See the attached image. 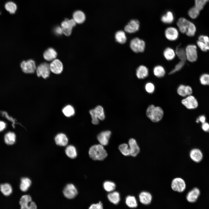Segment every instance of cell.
Wrapping results in <instances>:
<instances>
[{
	"instance_id": "1",
	"label": "cell",
	"mask_w": 209,
	"mask_h": 209,
	"mask_svg": "<svg viewBox=\"0 0 209 209\" xmlns=\"http://www.w3.org/2000/svg\"><path fill=\"white\" fill-rule=\"evenodd\" d=\"M89 154L90 157L94 160H102L107 155L103 146L100 144L91 146L89 149Z\"/></svg>"
},
{
	"instance_id": "2",
	"label": "cell",
	"mask_w": 209,
	"mask_h": 209,
	"mask_svg": "<svg viewBox=\"0 0 209 209\" xmlns=\"http://www.w3.org/2000/svg\"><path fill=\"white\" fill-rule=\"evenodd\" d=\"M164 112L161 108L153 105L148 106L146 111L147 116L152 122H158L163 118Z\"/></svg>"
},
{
	"instance_id": "3",
	"label": "cell",
	"mask_w": 209,
	"mask_h": 209,
	"mask_svg": "<svg viewBox=\"0 0 209 209\" xmlns=\"http://www.w3.org/2000/svg\"><path fill=\"white\" fill-rule=\"evenodd\" d=\"M130 46L132 51L135 53H142L145 50V43L143 40L136 37L131 41Z\"/></svg>"
},
{
	"instance_id": "4",
	"label": "cell",
	"mask_w": 209,
	"mask_h": 209,
	"mask_svg": "<svg viewBox=\"0 0 209 209\" xmlns=\"http://www.w3.org/2000/svg\"><path fill=\"white\" fill-rule=\"evenodd\" d=\"M186 60L190 62H194L198 58L197 47L194 44H189L185 49Z\"/></svg>"
},
{
	"instance_id": "5",
	"label": "cell",
	"mask_w": 209,
	"mask_h": 209,
	"mask_svg": "<svg viewBox=\"0 0 209 209\" xmlns=\"http://www.w3.org/2000/svg\"><path fill=\"white\" fill-rule=\"evenodd\" d=\"M19 204L22 209H36L37 208L36 204L32 201L31 197L28 195L23 196L20 199Z\"/></svg>"
},
{
	"instance_id": "6",
	"label": "cell",
	"mask_w": 209,
	"mask_h": 209,
	"mask_svg": "<svg viewBox=\"0 0 209 209\" xmlns=\"http://www.w3.org/2000/svg\"><path fill=\"white\" fill-rule=\"evenodd\" d=\"M171 186L173 190L181 193L185 189L186 184L183 179L180 177H176L172 180Z\"/></svg>"
},
{
	"instance_id": "7",
	"label": "cell",
	"mask_w": 209,
	"mask_h": 209,
	"mask_svg": "<svg viewBox=\"0 0 209 209\" xmlns=\"http://www.w3.org/2000/svg\"><path fill=\"white\" fill-rule=\"evenodd\" d=\"M76 23L73 19H66L61 24V27L64 34L66 36L71 35L72 28L75 26Z\"/></svg>"
},
{
	"instance_id": "8",
	"label": "cell",
	"mask_w": 209,
	"mask_h": 209,
	"mask_svg": "<svg viewBox=\"0 0 209 209\" xmlns=\"http://www.w3.org/2000/svg\"><path fill=\"white\" fill-rule=\"evenodd\" d=\"M20 66L23 71L26 73H33L36 69L35 62L31 59L23 61Z\"/></svg>"
},
{
	"instance_id": "9",
	"label": "cell",
	"mask_w": 209,
	"mask_h": 209,
	"mask_svg": "<svg viewBox=\"0 0 209 209\" xmlns=\"http://www.w3.org/2000/svg\"><path fill=\"white\" fill-rule=\"evenodd\" d=\"M50 71L49 65L47 63H43L37 66V74L38 77L42 76L44 78L46 79L49 76Z\"/></svg>"
},
{
	"instance_id": "10",
	"label": "cell",
	"mask_w": 209,
	"mask_h": 209,
	"mask_svg": "<svg viewBox=\"0 0 209 209\" xmlns=\"http://www.w3.org/2000/svg\"><path fill=\"white\" fill-rule=\"evenodd\" d=\"M164 33L165 36L167 39L170 41H174L178 38L179 31L177 28L170 26L165 29Z\"/></svg>"
},
{
	"instance_id": "11",
	"label": "cell",
	"mask_w": 209,
	"mask_h": 209,
	"mask_svg": "<svg viewBox=\"0 0 209 209\" xmlns=\"http://www.w3.org/2000/svg\"><path fill=\"white\" fill-rule=\"evenodd\" d=\"M78 193L76 188L71 183L67 184L63 190L64 196L68 199H71L74 198L77 196Z\"/></svg>"
},
{
	"instance_id": "12",
	"label": "cell",
	"mask_w": 209,
	"mask_h": 209,
	"mask_svg": "<svg viewBox=\"0 0 209 209\" xmlns=\"http://www.w3.org/2000/svg\"><path fill=\"white\" fill-rule=\"evenodd\" d=\"M182 104L188 109H193L197 108L198 102L194 96L189 95L181 101Z\"/></svg>"
},
{
	"instance_id": "13",
	"label": "cell",
	"mask_w": 209,
	"mask_h": 209,
	"mask_svg": "<svg viewBox=\"0 0 209 209\" xmlns=\"http://www.w3.org/2000/svg\"><path fill=\"white\" fill-rule=\"evenodd\" d=\"M140 23L136 19L131 20L124 28L125 31L129 33H135L138 31L140 28Z\"/></svg>"
},
{
	"instance_id": "14",
	"label": "cell",
	"mask_w": 209,
	"mask_h": 209,
	"mask_svg": "<svg viewBox=\"0 0 209 209\" xmlns=\"http://www.w3.org/2000/svg\"><path fill=\"white\" fill-rule=\"evenodd\" d=\"M190 21L185 18H179L176 22L179 31L182 33H185L188 29Z\"/></svg>"
},
{
	"instance_id": "15",
	"label": "cell",
	"mask_w": 209,
	"mask_h": 209,
	"mask_svg": "<svg viewBox=\"0 0 209 209\" xmlns=\"http://www.w3.org/2000/svg\"><path fill=\"white\" fill-rule=\"evenodd\" d=\"M111 134V132L109 130L102 131L98 134L97 138L100 144L103 146L107 145Z\"/></svg>"
},
{
	"instance_id": "16",
	"label": "cell",
	"mask_w": 209,
	"mask_h": 209,
	"mask_svg": "<svg viewBox=\"0 0 209 209\" xmlns=\"http://www.w3.org/2000/svg\"><path fill=\"white\" fill-rule=\"evenodd\" d=\"M49 66L51 71L55 74H60L63 71V64L58 59L53 60L50 63Z\"/></svg>"
},
{
	"instance_id": "17",
	"label": "cell",
	"mask_w": 209,
	"mask_h": 209,
	"mask_svg": "<svg viewBox=\"0 0 209 209\" xmlns=\"http://www.w3.org/2000/svg\"><path fill=\"white\" fill-rule=\"evenodd\" d=\"M128 145L130 156L133 157L136 156L140 152V148L136 140L133 138L129 139L128 141Z\"/></svg>"
},
{
	"instance_id": "18",
	"label": "cell",
	"mask_w": 209,
	"mask_h": 209,
	"mask_svg": "<svg viewBox=\"0 0 209 209\" xmlns=\"http://www.w3.org/2000/svg\"><path fill=\"white\" fill-rule=\"evenodd\" d=\"M200 194L199 189L194 188L187 194L186 196V199L190 203H194L197 200Z\"/></svg>"
},
{
	"instance_id": "19",
	"label": "cell",
	"mask_w": 209,
	"mask_h": 209,
	"mask_svg": "<svg viewBox=\"0 0 209 209\" xmlns=\"http://www.w3.org/2000/svg\"><path fill=\"white\" fill-rule=\"evenodd\" d=\"M138 197L140 203L144 205L149 204L152 201V195L147 191H143L140 192Z\"/></svg>"
},
{
	"instance_id": "20",
	"label": "cell",
	"mask_w": 209,
	"mask_h": 209,
	"mask_svg": "<svg viewBox=\"0 0 209 209\" xmlns=\"http://www.w3.org/2000/svg\"><path fill=\"white\" fill-rule=\"evenodd\" d=\"M189 156L191 159L196 163H199L202 160L203 154L201 151L197 148H194L190 152Z\"/></svg>"
},
{
	"instance_id": "21",
	"label": "cell",
	"mask_w": 209,
	"mask_h": 209,
	"mask_svg": "<svg viewBox=\"0 0 209 209\" xmlns=\"http://www.w3.org/2000/svg\"><path fill=\"white\" fill-rule=\"evenodd\" d=\"M149 70L148 68L144 65H140L137 68L136 75L139 79H144L149 75Z\"/></svg>"
},
{
	"instance_id": "22",
	"label": "cell",
	"mask_w": 209,
	"mask_h": 209,
	"mask_svg": "<svg viewBox=\"0 0 209 209\" xmlns=\"http://www.w3.org/2000/svg\"><path fill=\"white\" fill-rule=\"evenodd\" d=\"M57 55L56 51L53 48H50L44 52L43 57L44 59L47 61H51L55 59Z\"/></svg>"
},
{
	"instance_id": "23",
	"label": "cell",
	"mask_w": 209,
	"mask_h": 209,
	"mask_svg": "<svg viewBox=\"0 0 209 209\" xmlns=\"http://www.w3.org/2000/svg\"><path fill=\"white\" fill-rule=\"evenodd\" d=\"M55 140L56 144L60 146L66 145L68 142L67 136L63 133L57 134L55 137Z\"/></svg>"
},
{
	"instance_id": "24",
	"label": "cell",
	"mask_w": 209,
	"mask_h": 209,
	"mask_svg": "<svg viewBox=\"0 0 209 209\" xmlns=\"http://www.w3.org/2000/svg\"><path fill=\"white\" fill-rule=\"evenodd\" d=\"M73 19L76 23L81 24L83 23L86 19V16L84 13L80 10H77L73 13Z\"/></svg>"
},
{
	"instance_id": "25",
	"label": "cell",
	"mask_w": 209,
	"mask_h": 209,
	"mask_svg": "<svg viewBox=\"0 0 209 209\" xmlns=\"http://www.w3.org/2000/svg\"><path fill=\"white\" fill-rule=\"evenodd\" d=\"M161 21L165 24L172 23L174 20V16L173 13L171 11H168L163 15L161 18Z\"/></svg>"
},
{
	"instance_id": "26",
	"label": "cell",
	"mask_w": 209,
	"mask_h": 209,
	"mask_svg": "<svg viewBox=\"0 0 209 209\" xmlns=\"http://www.w3.org/2000/svg\"><path fill=\"white\" fill-rule=\"evenodd\" d=\"M115 38L117 42L121 44H125L127 40L125 32L122 30H119L116 33Z\"/></svg>"
},
{
	"instance_id": "27",
	"label": "cell",
	"mask_w": 209,
	"mask_h": 209,
	"mask_svg": "<svg viewBox=\"0 0 209 209\" xmlns=\"http://www.w3.org/2000/svg\"><path fill=\"white\" fill-rule=\"evenodd\" d=\"M163 56L167 60L170 61L174 59L176 56L175 51L172 48L167 47L164 51Z\"/></svg>"
},
{
	"instance_id": "28",
	"label": "cell",
	"mask_w": 209,
	"mask_h": 209,
	"mask_svg": "<svg viewBox=\"0 0 209 209\" xmlns=\"http://www.w3.org/2000/svg\"><path fill=\"white\" fill-rule=\"evenodd\" d=\"M31 184V181L28 178L24 177L21 179L20 188L23 192L26 191L30 187Z\"/></svg>"
},
{
	"instance_id": "29",
	"label": "cell",
	"mask_w": 209,
	"mask_h": 209,
	"mask_svg": "<svg viewBox=\"0 0 209 209\" xmlns=\"http://www.w3.org/2000/svg\"><path fill=\"white\" fill-rule=\"evenodd\" d=\"M65 152L66 155L69 158L73 159L77 155V153L75 147L73 145H69L66 148Z\"/></svg>"
},
{
	"instance_id": "30",
	"label": "cell",
	"mask_w": 209,
	"mask_h": 209,
	"mask_svg": "<svg viewBox=\"0 0 209 209\" xmlns=\"http://www.w3.org/2000/svg\"><path fill=\"white\" fill-rule=\"evenodd\" d=\"M107 197L109 201L114 204L118 203L120 200V195L119 193L116 191H114L109 193Z\"/></svg>"
},
{
	"instance_id": "31",
	"label": "cell",
	"mask_w": 209,
	"mask_h": 209,
	"mask_svg": "<svg viewBox=\"0 0 209 209\" xmlns=\"http://www.w3.org/2000/svg\"><path fill=\"white\" fill-rule=\"evenodd\" d=\"M125 203L128 207L131 208H136L138 206L137 200L135 197L133 196L129 195L126 197Z\"/></svg>"
},
{
	"instance_id": "32",
	"label": "cell",
	"mask_w": 209,
	"mask_h": 209,
	"mask_svg": "<svg viewBox=\"0 0 209 209\" xmlns=\"http://www.w3.org/2000/svg\"><path fill=\"white\" fill-rule=\"evenodd\" d=\"M153 72L155 76L159 78L163 77L165 73V69L163 66L160 65L155 66L153 69Z\"/></svg>"
},
{
	"instance_id": "33",
	"label": "cell",
	"mask_w": 209,
	"mask_h": 209,
	"mask_svg": "<svg viewBox=\"0 0 209 209\" xmlns=\"http://www.w3.org/2000/svg\"><path fill=\"white\" fill-rule=\"evenodd\" d=\"M15 140L16 135L13 132H8L5 135V142L8 145H12L14 144L15 142Z\"/></svg>"
},
{
	"instance_id": "34",
	"label": "cell",
	"mask_w": 209,
	"mask_h": 209,
	"mask_svg": "<svg viewBox=\"0 0 209 209\" xmlns=\"http://www.w3.org/2000/svg\"><path fill=\"white\" fill-rule=\"evenodd\" d=\"M0 189L2 193L6 196L9 195L12 192V188L11 185L8 183L1 185Z\"/></svg>"
},
{
	"instance_id": "35",
	"label": "cell",
	"mask_w": 209,
	"mask_h": 209,
	"mask_svg": "<svg viewBox=\"0 0 209 209\" xmlns=\"http://www.w3.org/2000/svg\"><path fill=\"white\" fill-rule=\"evenodd\" d=\"M5 7L6 10L11 14H14L17 9L16 4L11 1L7 2L5 4Z\"/></svg>"
},
{
	"instance_id": "36",
	"label": "cell",
	"mask_w": 209,
	"mask_h": 209,
	"mask_svg": "<svg viewBox=\"0 0 209 209\" xmlns=\"http://www.w3.org/2000/svg\"><path fill=\"white\" fill-rule=\"evenodd\" d=\"M62 112L66 116L69 117L74 114L75 111L73 106L71 105H68L63 108L62 109Z\"/></svg>"
},
{
	"instance_id": "37",
	"label": "cell",
	"mask_w": 209,
	"mask_h": 209,
	"mask_svg": "<svg viewBox=\"0 0 209 209\" xmlns=\"http://www.w3.org/2000/svg\"><path fill=\"white\" fill-rule=\"evenodd\" d=\"M94 109L98 119L101 120H104L105 118V116L103 107L100 105H98Z\"/></svg>"
},
{
	"instance_id": "38",
	"label": "cell",
	"mask_w": 209,
	"mask_h": 209,
	"mask_svg": "<svg viewBox=\"0 0 209 209\" xmlns=\"http://www.w3.org/2000/svg\"><path fill=\"white\" fill-rule=\"evenodd\" d=\"M103 187L106 191L110 192H112L115 189L116 185L115 183L113 182L106 181L103 183Z\"/></svg>"
},
{
	"instance_id": "39",
	"label": "cell",
	"mask_w": 209,
	"mask_h": 209,
	"mask_svg": "<svg viewBox=\"0 0 209 209\" xmlns=\"http://www.w3.org/2000/svg\"><path fill=\"white\" fill-rule=\"evenodd\" d=\"M175 51L176 55L180 60L185 61L186 59L185 49L182 48L178 47Z\"/></svg>"
},
{
	"instance_id": "40",
	"label": "cell",
	"mask_w": 209,
	"mask_h": 209,
	"mask_svg": "<svg viewBox=\"0 0 209 209\" xmlns=\"http://www.w3.org/2000/svg\"><path fill=\"white\" fill-rule=\"evenodd\" d=\"M118 148L123 155L125 156L130 155L129 147L127 144L123 143L120 145L119 146Z\"/></svg>"
},
{
	"instance_id": "41",
	"label": "cell",
	"mask_w": 209,
	"mask_h": 209,
	"mask_svg": "<svg viewBox=\"0 0 209 209\" xmlns=\"http://www.w3.org/2000/svg\"><path fill=\"white\" fill-rule=\"evenodd\" d=\"M200 10L195 6L191 8L188 10V15L192 19H196L199 15Z\"/></svg>"
},
{
	"instance_id": "42",
	"label": "cell",
	"mask_w": 209,
	"mask_h": 209,
	"mask_svg": "<svg viewBox=\"0 0 209 209\" xmlns=\"http://www.w3.org/2000/svg\"><path fill=\"white\" fill-rule=\"evenodd\" d=\"M196 31V28L195 25L190 21L189 27L185 33L188 36L193 37Z\"/></svg>"
},
{
	"instance_id": "43",
	"label": "cell",
	"mask_w": 209,
	"mask_h": 209,
	"mask_svg": "<svg viewBox=\"0 0 209 209\" xmlns=\"http://www.w3.org/2000/svg\"><path fill=\"white\" fill-rule=\"evenodd\" d=\"M209 1V0H194V6L201 11Z\"/></svg>"
},
{
	"instance_id": "44",
	"label": "cell",
	"mask_w": 209,
	"mask_h": 209,
	"mask_svg": "<svg viewBox=\"0 0 209 209\" xmlns=\"http://www.w3.org/2000/svg\"><path fill=\"white\" fill-rule=\"evenodd\" d=\"M201 83L204 85H209V74L204 73L202 74L199 78Z\"/></svg>"
},
{
	"instance_id": "45",
	"label": "cell",
	"mask_w": 209,
	"mask_h": 209,
	"mask_svg": "<svg viewBox=\"0 0 209 209\" xmlns=\"http://www.w3.org/2000/svg\"><path fill=\"white\" fill-rule=\"evenodd\" d=\"M185 61L180 60L175 66L170 73V74H173L181 70L185 65Z\"/></svg>"
},
{
	"instance_id": "46",
	"label": "cell",
	"mask_w": 209,
	"mask_h": 209,
	"mask_svg": "<svg viewBox=\"0 0 209 209\" xmlns=\"http://www.w3.org/2000/svg\"><path fill=\"white\" fill-rule=\"evenodd\" d=\"M89 113L91 116L92 124L94 125L98 124L99 122V119L94 109L90 110Z\"/></svg>"
},
{
	"instance_id": "47",
	"label": "cell",
	"mask_w": 209,
	"mask_h": 209,
	"mask_svg": "<svg viewBox=\"0 0 209 209\" xmlns=\"http://www.w3.org/2000/svg\"><path fill=\"white\" fill-rule=\"evenodd\" d=\"M186 86L181 84L178 87L177 90V93L180 96L184 97L187 95L185 92Z\"/></svg>"
},
{
	"instance_id": "48",
	"label": "cell",
	"mask_w": 209,
	"mask_h": 209,
	"mask_svg": "<svg viewBox=\"0 0 209 209\" xmlns=\"http://www.w3.org/2000/svg\"><path fill=\"white\" fill-rule=\"evenodd\" d=\"M145 89L147 92L149 93H152L154 91L155 86L153 83L148 82L146 83L145 85Z\"/></svg>"
},
{
	"instance_id": "49",
	"label": "cell",
	"mask_w": 209,
	"mask_h": 209,
	"mask_svg": "<svg viewBox=\"0 0 209 209\" xmlns=\"http://www.w3.org/2000/svg\"><path fill=\"white\" fill-rule=\"evenodd\" d=\"M197 44L202 51L206 52L208 51L206 46L204 42L198 40L197 42Z\"/></svg>"
},
{
	"instance_id": "50",
	"label": "cell",
	"mask_w": 209,
	"mask_h": 209,
	"mask_svg": "<svg viewBox=\"0 0 209 209\" xmlns=\"http://www.w3.org/2000/svg\"><path fill=\"white\" fill-rule=\"evenodd\" d=\"M103 208L102 204L100 201L98 203L93 204L89 207L90 209H102Z\"/></svg>"
},
{
	"instance_id": "51",
	"label": "cell",
	"mask_w": 209,
	"mask_h": 209,
	"mask_svg": "<svg viewBox=\"0 0 209 209\" xmlns=\"http://www.w3.org/2000/svg\"><path fill=\"white\" fill-rule=\"evenodd\" d=\"M202 128L205 131L209 132V124L207 122H205L202 125Z\"/></svg>"
},
{
	"instance_id": "52",
	"label": "cell",
	"mask_w": 209,
	"mask_h": 209,
	"mask_svg": "<svg viewBox=\"0 0 209 209\" xmlns=\"http://www.w3.org/2000/svg\"><path fill=\"white\" fill-rule=\"evenodd\" d=\"M185 92L187 95H191L192 92V88L189 86H186Z\"/></svg>"
},
{
	"instance_id": "53",
	"label": "cell",
	"mask_w": 209,
	"mask_h": 209,
	"mask_svg": "<svg viewBox=\"0 0 209 209\" xmlns=\"http://www.w3.org/2000/svg\"><path fill=\"white\" fill-rule=\"evenodd\" d=\"M206 118L205 116L204 115H201L200 116L199 118H197L196 120V122L198 123L199 121L201 122L202 123L205 122Z\"/></svg>"
},
{
	"instance_id": "54",
	"label": "cell",
	"mask_w": 209,
	"mask_h": 209,
	"mask_svg": "<svg viewBox=\"0 0 209 209\" xmlns=\"http://www.w3.org/2000/svg\"><path fill=\"white\" fill-rule=\"evenodd\" d=\"M55 32L58 35H62L63 33L62 28L60 26L57 27L55 30Z\"/></svg>"
},
{
	"instance_id": "55",
	"label": "cell",
	"mask_w": 209,
	"mask_h": 209,
	"mask_svg": "<svg viewBox=\"0 0 209 209\" xmlns=\"http://www.w3.org/2000/svg\"><path fill=\"white\" fill-rule=\"evenodd\" d=\"M6 127V123L3 121H0V132L3 130Z\"/></svg>"
},
{
	"instance_id": "56",
	"label": "cell",
	"mask_w": 209,
	"mask_h": 209,
	"mask_svg": "<svg viewBox=\"0 0 209 209\" xmlns=\"http://www.w3.org/2000/svg\"><path fill=\"white\" fill-rule=\"evenodd\" d=\"M0 14H1V13H0Z\"/></svg>"
}]
</instances>
